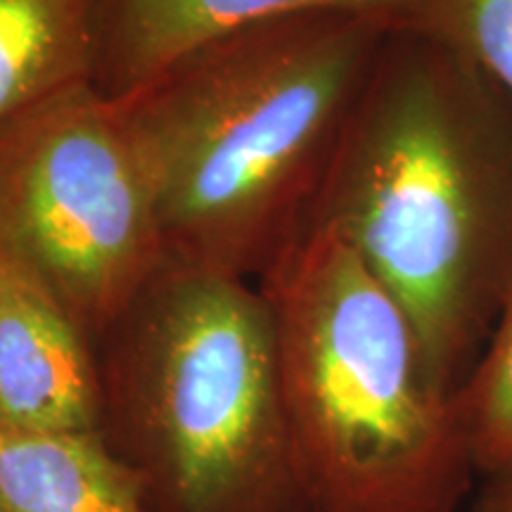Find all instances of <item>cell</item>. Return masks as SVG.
<instances>
[{"mask_svg":"<svg viewBox=\"0 0 512 512\" xmlns=\"http://www.w3.org/2000/svg\"><path fill=\"white\" fill-rule=\"evenodd\" d=\"M93 72L95 0H0V124Z\"/></svg>","mask_w":512,"mask_h":512,"instance_id":"obj_9","label":"cell"},{"mask_svg":"<svg viewBox=\"0 0 512 512\" xmlns=\"http://www.w3.org/2000/svg\"><path fill=\"white\" fill-rule=\"evenodd\" d=\"M366 12H306L209 43L117 98L166 259L247 278L309 219L389 34Z\"/></svg>","mask_w":512,"mask_h":512,"instance_id":"obj_2","label":"cell"},{"mask_svg":"<svg viewBox=\"0 0 512 512\" xmlns=\"http://www.w3.org/2000/svg\"><path fill=\"white\" fill-rule=\"evenodd\" d=\"M0 252L34 273L93 342L164 266L143 162L117 102L93 81L0 124Z\"/></svg>","mask_w":512,"mask_h":512,"instance_id":"obj_5","label":"cell"},{"mask_svg":"<svg viewBox=\"0 0 512 512\" xmlns=\"http://www.w3.org/2000/svg\"><path fill=\"white\" fill-rule=\"evenodd\" d=\"M259 290L311 512H460L475 465L458 394L361 256L306 219Z\"/></svg>","mask_w":512,"mask_h":512,"instance_id":"obj_3","label":"cell"},{"mask_svg":"<svg viewBox=\"0 0 512 512\" xmlns=\"http://www.w3.org/2000/svg\"><path fill=\"white\" fill-rule=\"evenodd\" d=\"M458 408L475 472L512 475V294L458 389Z\"/></svg>","mask_w":512,"mask_h":512,"instance_id":"obj_10","label":"cell"},{"mask_svg":"<svg viewBox=\"0 0 512 512\" xmlns=\"http://www.w3.org/2000/svg\"><path fill=\"white\" fill-rule=\"evenodd\" d=\"M0 512H147L143 489L100 432L0 425Z\"/></svg>","mask_w":512,"mask_h":512,"instance_id":"obj_8","label":"cell"},{"mask_svg":"<svg viewBox=\"0 0 512 512\" xmlns=\"http://www.w3.org/2000/svg\"><path fill=\"white\" fill-rule=\"evenodd\" d=\"M95 351L100 434L147 512H311L271 306L247 278L166 259Z\"/></svg>","mask_w":512,"mask_h":512,"instance_id":"obj_4","label":"cell"},{"mask_svg":"<svg viewBox=\"0 0 512 512\" xmlns=\"http://www.w3.org/2000/svg\"><path fill=\"white\" fill-rule=\"evenodd\" d=\"M418 0H95L93 83L117 100L209 43L306 12L408 22Z\"/></svg>","mask_w":512,"mask_h":512,"instance_id":"obj_7","label":"cell"},{"mask_svg":"<svg viewBox=\"0 0 512 512\" xmlns=\"http://www.w3.org/2000/svg\"><path fill=\"white\" fill-rule=\"evenodd\" d=\"M95 342L34 273L0 252V425L100 432Z\"/></svg>","mask_w":512,"mask_h":512,"instance_id":"obj_6","label":"cell"},{"mask_svg":"<svg viewBox=\"0 0 512 512\" xmlns=\"http://www.w3.org/2000/svg\"><path fill=\"white\" fill-rule=\"evenodd\" d=\"M470 512H512V475L489 479Z\"/></svg>","mask_w":512,"mask_h":512,"instance_id":"obj_12","label":"cell"},{"mask_svg":"<svg viewBox=\"0 0 512 512\" xmlns=\"http://www.w3.org/2000/svg\"><path fill=\"white\" fill-rule=\"evenodd\" d=\"M406 24L470 60L512 100V0H418Z\"/></svg>","mask_w":512,"mask_h":512,"instance_id":"obj_11","label":"cell"},{"mask_svg":"<svg viewBox=\"0 0 512 512\" xmlns=\"http://www.w3.org/2000/svg\"><path fill=\"white\" fill-rule=\"evenodd\" d=\"M309 219L392 292L434 380L458 394L512 294V100L456 50L399 24Z\"/></svg>","mask_w":512,"mask_h":512,"instance_id":"obj_1","label":"cell"}]
</instances>
